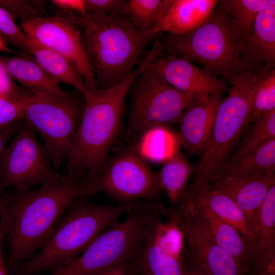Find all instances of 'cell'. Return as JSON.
<instances>
[{
    "mask_svg": "<svg viewBox=\"0 0 275 275\" xmlns=\"http://www.w3.org/2000/svg\"><path fill=\"white\" fill-rule=\"evenodd\" d=\"M194 171L178 148L157 172L161 190L166 193L171 203H179Z\"/></svg>",
    "mask_w": 275,
    "mask_h": 275,
    "instance_id": "cell-25",
    "label": "cell"
},
{
    "mask_svg": "<svg viewBox=\"0 0 275 275\" xmlns=\"http://www.w3.org/2000/svg\"><path fill=\"white\" fill-rule=\"evenodd\" d=\"M160 44L168 53L199 63L224 83L231 84L244 72L261 70L249 60L246 43L232 20L216 6L198 28L185 35L168 34Z\"/></svg>",
    "mask_w": 275,
    "mask_h": 275,
    "instance_id": "cell-5",
    "label": "cell"
},
{
    "mask_svg": "<svg viewBox=\"0 0 275 275\" xmlns=\"http://www.w3.org/2000/svg\"><path fill=\"white\" fill-rule=\"evenodd\" d=\"M258 248L252 253L250 261L275 258V182L268 190L258 214Z\"/></svg>",
    "mask_w": 275,
    "mask_h": 275,
    "instance_id": "cell-26",
    "label": "cell"
},
{
    "mask_svg": "<svg viewBox=\"0 0 275 275\" xmlns=\"http://www.w3.org/2000/svg\"><path fill=\"white\" fill-rule=\"evenodd\" d=\"M0 51L9 53H15L17 52L10 48L5 43L0 33Z\"/></svg>",
    "mask_w": 275,
    "mask_h": 275,
    "instance_id": "cell-42",
    "label": "cell"
},
{
    "mask_svg": "<svg viewBox=\"0 0 275 275\" xmlns=\"http://www.w3.org/2000/svg\"><path fill=\"white\" fill-rule=\"evenodd\" d=\"M154 57L150 52L120 83L105 89L88 90L81 121L67 156L66 174L90 182L96 178L120 132L129 89Z\"/></svg>",
    "mask_w": 275,
    "mask_h": 275,
    "instance_id": "cell-2",
    "label": "cell"
},
{
    "mask_svg": "<svg viewBox=\"0 0 275 275\" xmlns=\"http://www.w3.org/2000/svg\"><path fill=\"white\" fill-rule=\"evenodd\" d=\"M156 201L140 203L98 236L77 257L50 275H98L113 265L130 261L158 214Z\"/></svg>",
    "mask_w": 275,
    "mask_h": 275,
    "instance_id": "cell-8",
    "label": "cell"
},
{
    "mask_svg": "<svg viewBox=\"0 0 275 275\" xmlns=\"http://www.w3.org/2000/svg\"><path fill=\"white\" fill-rule=\"evenodd\" d=\"M268 0H222L216 6L233 22L247 43L258 13Z\"/></svg>",
    "mask_w": 275,
    "mask_h": 275,
    "instance_id": "cell-27",
    "label": "cell"
},
{
    "mask_svg": "<svg viewBox=\"0 0 275 275\" xmlns=\"http://www.w3.org/2000/svg\"><path fill=\"white\" fill-rule=\"evenodd\" d=\"M274 171L275 139H273L246 156L223 164L213 175L230 177H251L274 173Z\"/></svg>",
    "mask_w": 275,
    "mask_h": 275,
    "instance_id": "cell-24",
    "label": "cell"
},
{
    "mask_svg": "<svg viewBox=\"0 0 275 275\" xmlns=\"http://www.w3.org/2000/svg\"><path fill=\"white\" fill-rule=\"evenodd\" d=\"M16 99L21 106L23 120L40 134L53 167L57 170L66 161L79 126L85 97L76 90L52 94L22 87Z\"/></svg>",
    "mask_w": 275,
    "mask_h": 275,
    "instance_id": "cell-7",
    "label": "cell"
},
{
    "mask_svg": "<svg viewBox=\"0 0 275 275\" xmlns=\"http://www.w3.org/2000/svg\"><path fill=\"white\" fill-rule=\"evenodd\" d=\"M51 2L71 20L72 14H78L83 19L87 17L85 0H52Z\"/></svg>",
    "mask_w": 275,
    "mask_h": 275,
    "instance_id": "cell-37",
    "label": "cell"
},
{
    "mask_svg": "<svg viewBox=\"0 0 275 275\" xmlns=\"http://www.w3.org/2000/svg\"><path fill=\"white\" fill-rule=\"evenodd\" d=\"M273 139H275V110L254 120V124L246 132L239 146L224 163L246 156Z\"/></svg>",
    "mask_w": 275,
    "mask_h": 275,
    "instance_id": "cell-29",
    "label": "cell"
},
{
    "mask_svg": "<svg viewBox=\"0 0 275 275\" xmlns=\"http://www.w3.org/2000/svg\"><path fill=\"white\" fill-rule=\"evenodd\" d=\"M161 217V214L158 216L154 225L155 241L164 252L183 262L184 234L174 223L169 220L163 223Z\"/></svg>",
    "mask_w": 275,
    "mask_h": 275,
    "instance_id": "cell-32",
    "label": "cell"
},
{
    "mask_svg": "<svg viewBox=\"0 0 275 275\" xmlns=\"http://www.w3.org/2000/svg\"><path fill=\"white\" fill-rule=\"evenodd\" d=\"M248 273L250 275H275V258L251 262L246 274Z\"/></svg>",
    "mask_w": 275,
    "mask_h": 275,
    "instance_id": "cell-38",
    "label": "cell"
},
{
    "mask_svg": "<svg viewBox=\"0 0 275 275\" xmlns=\"http://www.w3.org/2000/svg\"><path fill=\"white\" fill-rule=\"evenodd\" d=\"M139 203L110 206L92 203L88 196L77 198L59 219L40 251L11 275H36L59 270Z\"/></svg>",
    "mask_w": 275,
    "mask_h": 275,
    "instance_id": "cell-3",
    "label": "cell"
},
{
    "mask_svg": "<svg viewBox=\"0 0 275 275\" xmlns=\"http://www.w3.org/2000/svg\"><path fill=\"white\" fill-rule=\"evenodd\" d=\"M0 33L7 41L18 48L23 54L30 55V36L17 25L10 13L1 6Z\"/></svg>",
    "mask_w": 275,
    "mask_h": 275,
    "instance_id": "cell-33",
    "label": "cell"
},
{
    "mask_svg": "<svg viewBox=\"0 0 275 275\" xmlns=\"http://www.w3.org/2000/svg\"><path fill=\"white\" fill-rule=\"evenodd\" d=\"M223 93L216 92L205 99L194 100L184 111L179 122L177 136L179 144L188 153L201 154L203 151Z\"/></svg>",
    "mask_w": 275,
    "mask_h": 275,
    "instance_id": "cell-16",
    "label": "cell"
},
{
    "mask_svg": "<svg viewBox=\"0 0 275 275\" xmlns=\"http://www.w3.org/2000/svg\"><path fill=\"white\" fill-rule=\"evenodd\" d=\"M30 55L59 84L75 89L85 97L88 89L84 78L74 63L63 55L47 48L30 37Z\"/></svg>",
    "mask_w": 275,
    "mask_h": 275,
    "instance_id": "cell-22",
    "label": "cell"
},
{
    "mask_svg": "<svg viewBox=\"0 0 275 275\" xmlns=\"http://www.w3.org/2000/svg\"><path fill=\"white\" fill-rule=\"evenodd\" d=\"M174 0H128L125 15L142 32L153 31L166 14Z\"/></svg>",
    "mask_w": 275,
    "mask_h": 275,
    "instance_id": "cell-28",
    "label": "cell"
},
{
    "mask_svg": "<svg viewBox=\"0 0 275 275\" xmlns=\"http://www.w3.org/2000/svg\"><path fill=\"white\" fill-rule=\"evenodd\" d=\"M275 110V69L265 73L254 91L249 121Z\"/></svg>",
    "mask_w": 275,
    "mask_h": 275,
    "instance_id": "cell-31",
    "label": "cell"
},
{
    "mask_svg": "<svg viewBox=\"0 0 275 275\" xmlns=\"http://www.w3.org/2000/svg\"><path fill=\"white\" fill-rule=\"evenodd\" d=\"M157 57L147 67L169 85L195 100H204L214 92L227 90L222 80L183 57L170 53Z\"/></svg>",
    "mask_w": 275,
    "mask_h": 275,
    "instance_id": "cell-14",
    "label": "cell"
},
{
    "mask_svg": "<svg viewBox=\"0 0 275 275\" xmlns=\"http://www.w3.org/2000/svg\"><path fill=\"white\" fill-rule=\"evenodd\" d=\"M162 216L182 231L189 248V267L199 275H245L238 262L210 237L198 219L193 204L161 209Z\"/></svg>",
    "mask_w": 275,
    "mask_h": 275,
    "instance_id": "cell-12",
    "label": "cell"
},
{
    "mask_svg": "<svg viewBox=\"0 0 275 275\" xmlns=\"http://www.w3.org/2000/svg\"><path fill=\"white\" fill-rule=\"evenodd\" d=\"M21 122L7 127L0 128V171L6 149L12 138L18 130Z\"/></svg>",
    "mask_w": 275,
    "mask_h": 275,
    "instance_id": "cell-39",
    "label": "cell"
},
{
    "mask_svg": "<svg viewBox=\"0 0 275 275\" xmlns=\"http://www.w3.org/2000/svg\"><path fill=\"white\" fill-rule=\"evenodd\" d=\"M159 215L130 262L136 275H184L183 262L164 252L155 241L153 227Z\"/></svg>",
    "mask_w": 275,
    "mask_h": 275,
    "instance_id": "cell-23",
    "label": "cell"
},
{
    "mask_svg": "<svg viewBox=\"0 0 275 275\" xmlns=\"http://www.w3.org/2000/svg\"><path fill=\"white\" fill-rule=\"evenodd\" d=\"M193 204L199 222L212 240L238 262L246 274L252 256V249L239 233L226 224L204 205Z\"/></svg>",
    "mask_w": 275,
    "mask_h": 275,
    "instance_id": "cell-17",
    "label": "cell"
},
{
    "mask_svg": "<svg viewBox=\"0 0 275 275\" xmlns=\"http://www.w3.org/2000/svg\"><path fill=\"white\" fill-rule=\"evenodd\" d=\"M82 25V45L94 73L96 87L101 89L115 86L130 75L142 51L160 34L139 30L122 14H91Z\"/></svg>",
    "mask_w": 275,
    "mask_h": 275,
    "instance_id": "cell-4",
    "label": "cell"
},
{
    "mask_svg": "<svg viewBox=\"0 0 275 275\" xmlns=\"http://www.w3.org/2000/svg\"><path fill=\"white\" fill-rule=\"evenodd\" d=\"M217 3L215 0H174L153 31L174 35L189 33L209 18Z\"/></svg>",
    "mask_w": 275,
    "mask_h": 275,
    "instance_id": "cell-18",
    "label": "cell"
},
{
    "mask_svg": "<svg viewBox=\"0 0 275 275\" xmlns=\"http://www.w3.org/2000/svg\"><path fill=\"white\" fill-rule=\"evenodd\" d=\"M249 60L260 69L275 67V1L268 0L254 21L246 43Z\"/></svg>",
    "mask_w": 275,
    "mask_h": 275,
    "instance_id": "cell-19",
    "label": "cell"
},
{
    "mask_svg": "<svg viewBox=\"0 0 275 275\" xmlns=\"http://www.w3.org/2000/svg\"><path fill=\"white\" fill-rule=\"evenodd\" d=\"M274 182V173L241 177L213 175L208 181V186L227 196L239 206L246 214L259 240V210Z\"/></svg>",
    "mask_w": 275,
    "mask_h": 275,
    "instance_id": "cell-15",
    "label": "cell"
},
{
    "mask_svg": "<svg viewBox=\"0 0 275 275\" xmlns=\"http://www.w3.org/2000/svg\"><path fill=\"white\" fill-rule=\"evenodd\" d=\"M35 130L24 120L5 151L0 171V196L7 189L24 190L61 180Z\"/></svg>",
    "mask_w": 275,
    "mask_h": 275,
    "instance_id": "cell-10",
    "label": "cell"
},
{
    "mask_svg": "<svg viewBox=\"0 0 275 275\" xmlns=\"http://www.w3.org/2000/svg\"><path fill=\"white\" fill-rule=\"evenodd\" d=\"M7 238L5 218L3 211L0 217V275H10L5 262L4 250Z\"/></svg>",
    "mask_w": 275,
    "mask_h": 275,
    "instance_id": "cell-41",
    "label": "cell"
},
{
    "mask_svg": "<svg viewBox=\"0 0 275 275\" xmlns=\"http://www.w3.org/2000/svg\"><path fill=\"white\" fill-rule=\"evenodd\" d=\"M184 275H199V274H198L195 271H193V270L190 269H188L185 271Z\"/></svg>",
    "mask_w": 275,
    "mask_h": 275,
    "instance_id": "cell-43",
    "label": "cell"
},
{
    "mask_svg": "<svg viewBox=\"0 0 275 275\" xmlns=\"http://www.w3.org/2000/svg\"><path fill=\"white\" fill-rule=\"evenodd\" d=\"M22 121L23 112L18 100L0 97V128L13 125Z\"/></svg>",
    "mask_w": 275,
    "mask_h": 275,
    "instance_id": "cell-34",
    "label": "cell"
},
{
    "mask_svg": "<svg viewBox=\"0 0 275 275\" xmlns=\"http://www.w3.org/2000/svg\"><path fill=\"white\" fill-rule=\"evenodd\" d=\"M21 24L22 30L39 43L72 61L82 75L88 90L96 88L81 34L73 21L60 11L51 17L32 16L21 21Z\"/></svg>",
    "mask_w": 275,
    "mask_h": 275,
    "instance_id": "cell-13",
    "label": "cell"
},
{
    "mask_svg": "<svg viewBox=\"0 0 275 275\" xmlns=\"http://www.w3.org/2000/svg\"><path fill=\"white\" fill-rule=\"evenodd\" d=\"M85 2L87 16L94 14L125 15L126 1L124 0H85Z\"/></svg>",
    "mask_w": 275,
    "mask_h": 275,
    "instance_id": "cell-35",
    "label": "cell"
},
{
    "mask_svg": "<svg viewBox=\"0 0 275 275\" xmlns=\"http://www.w3.org/2000/svg\"><path fill=\"white\" fill-rule=\"evenodd\" d=\"M270 69L245 71L232 82L229 94L221 100L213 127L195 171L193 179L183 198L190 200L207 186L210 178L226 161L245 127L250 123L252 97L262 76Z\"/></svg>",
    "mask_w": 275,
    "mask_h": 275,
    "instance_id": "cell-6",
    "label": "cell"
},
{
    "mask_svg": "<svg viewBox=\"0 0 275 275\" xmlns=\"http://www.w3.org/2000/svg\"><path fill=\"white\" fill-rule=\"evenodd\" d=\"M92 195L90 181L67 174L57 182L4 195L8 242L5 262L9 273H14L42 248L75 199Z\"/></svg>",
    "mask_w": 275,
    "mask_h": 275,
    "instance_id": "cell-1",
    "label": "cell"
},
{
    "mask_svg": "<svg viewBox=\"0 0 275 275\" xmlns=\"http://www.w3.org/2000/svg\"><path fill=\"white\" fill-rule=\"evenodd\" d=\"M200 203L226 224L235 228L252 249V253L259 246V240L248 218L239 206L230 198L208 185L199 190L187 202Z\"/></svg>",
    "mask_w": 275,
    "mask_h": 275,
    "instance_id": "cell-20",
    "label": "cell"
},
{
    "mask_svg": "<svg viewBox=\"0 0 275 275\" xmlns=\"http://www.w3.org/2000/svg\"><path fill=\"white\" fill-rule=\"evenodd\" d=\"M98 275H136L130 261H125L118 263Z\"/></svg>",
    "mask_w": 275,
    "mask_h": 275,
    "instance_id": "cell-40",
    "label": "cell"
},
{
    "mask_svg": "<svg viewBox=\"0 0 275 275\" xmlns=\"http://www.w3.org/2000/svg\"><path fill=\"white\" fill-rule=\"evenodd\" d=\"M168 134L164 126L150 128L138 136V141L134 147L147 160L165 161L171 156L166 149Z\"/></svg>",
    "mask_w": 275,
    "mask_h": 275,
    "instance_id": "cell-30",
    "label": "cell"
},
{
    "mask_svg": "<svg viewBox=\"0 0 275 275\" xmlns=\"http://www.w3.org/2000/svg\"><path fill=\"white\" fill-rule=\"evenodd\" d=\"M93 194L101 193L120 204L156 201L161 191L154 171L134 146L122 149L108 158L91 182Z\"/></svg>",
    "mask_w": 275,
    "mask_h": 275,
    "instance_id": "cell-9",
    "label": "cell"
},
{
    "mask_svg": "<svg viewBox=\"0 0 275 275\" xmlns=\"http://www.w3.org/2000/svg\"><path fill=\"white\" fill-rule=\"evenodd\" d=\"M21 90L13 82L0 57V97L16 99Z\"/></svg>",
    "mask_w": 275,
    "mask_h": 275,
    "instance_id": "cell-36",
    "label": "cell"
},
{
    "mask_svg": "<svg viewBox=\"0 0 275 275\" xmlns=\"http://www.w3.org/2000/svg\"><path fill=\"white\" fill-rule=\"evenodd\" d=\"M3 199V196H0V201H1Z\"/></svg>",
    "mask_w": 275,
    "mask_h": 275,
    "instance_id": "cell-45",
    "label": "cell"
},
{
    "mask_svg": "<svg viewBox=\"0 0 275 275\" xmlns=\"http://www.w3.org/2000/svg\"><path fill=\"white\" fill-rule=\"evenodd\" d=\"M10 76L29 91L59 94L64 93L59 84L32 56L26 54L1 57Z\"/></svg>",
    "mask_w": 275,
    "mask_h": 275,
    "instance_id": "cell-21",
    "label": "cell"
},
{
    "mask_svg": "<svg viewBox=\"0 0 275 275\" xmlns=\"http://www.w3.org/2000/svg\"><path fill=\"white\" fill-rule=\"evenodd\" d=\"M4 202H5V196L4 195L3 200L1 201H0V217L2 214Z\"/></svg>",
    "mask_w": 275,
    "mask_h": 275,
    "instance_id": "cell-44",
    "label": "cell"
},
{
    "mask_svg": "<svg viewBox=\"0 0 275 275\" xmlns=\"http://www.w3.org/2000/svg\"><path fill=\"white\" fill-rule=\"evenodd\" d=\"M134 83L128 124L132 135L138 136L153 127L179 122L195 100L169 85L147 66Z\"/></svg>",
    "mask_w": 275,
    "mask_h": 275,
    "instance_id": "cell-11",
    "label": "cell"
}]
</instances>
